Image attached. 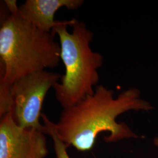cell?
Instances as JSON below:
<instances>
[{"label": "cell", "instance_id": "1", "mask_svg": "<svg viewBox=\"0 0 158 158\" xmlns=\"http://www.w3.org/2000/svg\"><path fill=\"white\" fill-rule=\"evenodd\" d=\"M114 94L113 90L97 85L93 94L63 110L55 128L66 147L81 152L90 151L102 132L110 133L104 138L107 143L139 138L125 123H117V118L129 111H148L153 107L140 98L139 91L134 88L122 92L117 98Z\"/></svg>", "mask_w": 158, "mask_h": 158}, {"label": "cell", "instance_id": "2", "mask_svg": "<svg viewBox=\"0 0 158 158\" xmlns=\"http://www.w3.org/2000/svg\"><path fill=\"white\" fill-rule=\"evenodd\" d=\"M54 37L19 15L6 17L0 27V81L12 85L25 76L57 67L61 48Z\"/></svg>", "mask_w": 158, "mask_h": 158}, {"label": "cell", "instance_id": "3", "mask_svg": "<svg viewBox=\"0 0 158 158\" xmlns=\"http://www.w3.org/2000/svg\"><path fill=\"white\" fill-rule=\"evenodd\" d=\"M51 33L58 35L60 59L65 66L60 83L53 87L57 101L64 109L94 94L103 57L91 48L93 34L83 22L76 19L65 21Z\"/></svg>", "mask_w": 158, "mask_h": 158}, {"label": "cell", "instance_id": "4", "mask_svg": "<svg viewBox=\"0 0 158 158\" xmlns=\"http://www.w3.org/2000/svg\"><path fill=\"white\" fill-rule=\"evenodd\" d=\"M61 78L60 74L45 70L25 76L12 85V113L18 126L46 134L45 126L40 123L43 102L48 92Z\"/></svg>", "mask_w": 158, "mask_h": 158}, {"label": "cell", "instance_id": "5", "mask_svg": "<svg viewBox=\"0 0 158 158\" xmlns=\"http://www.w3.org/2000/svg\"><path fill=\"white\" fill-rule=\"evenodd\" d=\"M45 134L17 124L12 111L1 117L0 158H45L48 154Z\"/></svg>", "mask_w": 158, "mask_h": 158}, {"label": "cell", "instance_id": "6", "mask_svg": "<svg viewBox=\"0 0 158 158\" xmlns=\"http://www.w3.org/2000/svg\"><path fill=\"white\" fill-rule=\"evenodd\" d=\"M83 3V0H27L19 6V15L40 31L51 33L65 22L55 20V14L60 8L76 10Z\"/></svg>", "mask_w": 158, "mask_h": 158}, {"label": "cell", "instance_id": "7", "mask_svg": "<svg viewBox=\"0 0 158 158\" xmlns=\"http://www.w3.org/2000/svg\"><path fill=\"white\" fill-rule=\"evenodd\" d=\"M41 119L46 128V134L51 136L56 158H70L68 152V147L60 139L57 134L55 123L51 121L47 115L42 113Z\"/></svg>", "mask_w": 158, "mask_h": 158}, {"label": "cell", "instance_id": "8", "mask_svg": "<svg viewBox=\"0 0 158 158\" xmlns=\"http://www.w3.org/2000/svg\"><path fill=\"white\" fill-rule=\"evenodd\" d=\"M12 85L0 81V117L11 112L13 107Z\"/></svg>", "mask_w": 158, "mask_h": 158}, {"label": "cell", "instance_id": "9", "mask_svg": "<svg viewBox=\"0 0 158 158\" xmlns=\"http://www.w3.org/2000/svg\"><path fill=\"white\" fill-rule=\"evenodd\" d=\"M17 1L16 0H6L4 4L6 6L11 13V15H19V6H17Z\"/></svg>", "mask_w": 158, "mask_h": 158}, {"label": "cell", "instance_id": "10", "mask_svg": "<svg viewBox=\"0 0 158 158\" xmlns=\"http://www.w3.org/2000/svg\"><path fill=\"white\" fill-rule=\"evenodd\" d=\"M153 143L155 146L158 147V137H156L153 140Z\"/></svg>", "mask_w": 158, "mask_h": 158}]
</instances>
